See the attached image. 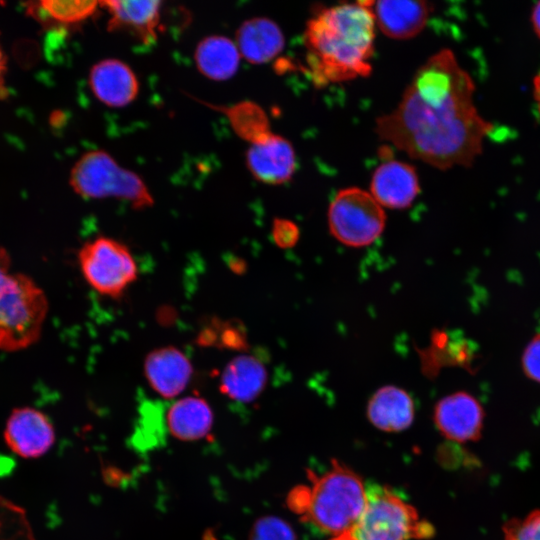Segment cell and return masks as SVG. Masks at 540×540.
Listing matches in <instances>:
<instances>
[{"label": "cell", "mask_w": 540, "mask_h": 540, "mask_svg": "<svg viewBox=\"0 0 540 540\" xmlns=\"http://www.w3.org/2000/svg\"><path fill=\"white\" fill-rule=\"evenodd\" d=\"M474 92L453 51L442 49L415 72L397 107L376 120L375 132L437 169L469 167L493 129L475 106Z\"/></svg>", "instance_id": "1"}, {"label": "cell", "mask_w": 540, "mask_h": 540, "mask_svg": "<svg viewBox=\"0 0 540 540\" xmlns=\"http://www.w3.org/2000/svg\"><path fill=\"white\" fill-rule=\"evenodd\" d=\"M386 215L370 192L358 187L341 189L328 209V226L335 239L346 246L364 247L383 232Z\"/></svg>", "instance_id": "8"}, {"label": "cell", "mask_w": 540, "mask_h": 540, "mask_svg": "<svg viewBox=\"0 0 540 540\" xmlns=\"http://www.w3.org/2000/svg\"><path fill=\"white\" fill-rule=\"evenodd\" d=\"M192 372L189 358L173 346L151 351L144 361V373L148 384L166 399L175 398L186 389Z\"/></svg>", "instance_id": "13"}, {"label": "cell", "mask_w": 540, "mask_h": 540, "mask_svg": "<svg viewBox=\"0 0 540 540\" xmlns=\"http://www.w3.org/2000/svg\"><path fill=\"white\" fill-rule=\"evenodd\" d=\"M69 183L74 192L85 199L117 198L139 210L154 204L142 178L120 166L104 150L84 153L72 167Z\"/></svg>", "instance_id": "6"}, {"label": "cell", "mask_w": 540, "mask_h": 540, "mask_svg": "<svg viewBox=\"0 0 540 540\" xmlns=\"http://www.w3.org/2000/svg\"><path fill=\"white\" fill-rule=\"evenodd\" d=\"M268 374L260 360L251 355H239L224 368L220 390L234 401H254L264 390Z\"/></svg>", "instance_id": "19"}, {"label": "cell", "mask_w": 540, "mask_h": 540, "mask_svg": "<svg viewBox=\"0 0 540 540\" xmlns=\"http://www.w3.org/2000/svg\"><path fill=\"white\" fill-rule=\"evenodd\" d=\"M11 261L0 247V350L16 351L36 342L47 315L41 288L28 276L10 271Z\"/></svg>", "instance_id": "4"}, {"label": "cell", "mask_w": 540, "mask_h": 540, "mask_svg": "<svg viewBox=\"0 0 540 540\" xmlns=\"http://www.w3.org/2000/svg\"><path fill=\"white\" fill-rule=\"evenodd\" d=\"M434 534L414 506L385 485L367 488L366 505L345 533L329 540H416Z\"/></svg>", "instance_id": "5"}, {"label": "cell", "mask_w": 540, "mask_h": 540, "mask_svg": "<svg viewBox=\"0 0 540 540\" xmlns=\"http://www.w3.org/2000/svg\"><path fill=\"white\" fill-rule=\"evenodd\" d=\"M213 418V411L205 399L187 396L170 406L166 413V425L176 439L198 441L212 430Z\"/></svg>", "instance_id": "20"}, {"label": "cell", "mask_w": 540, "mask_h": 540, "mask_svg": "<svg viewBox=\"0 0 540 540\" xmlns=\"http://www.w3.org/2000/svg\"><path fill=\"white\" fill-rule=\"evenodd\" d=\"M300 231L298 226L287 219L276 218L272 224V237L280 248H290L299 239Z\"/></svg>", "instance_id": "27"}, {"label": "cell", "mask_w": 540, "mask_h": 540, "mask_svg": "<svg viewBox=\"0 0 540 540\" xmlns=\"http://www.w3.org/2000/svg\"><path fill=\"white\" fill-rule=\"evenodd\" d=\"M521 367L527 378L540 384V331L526 344L521 357Z\"/></svg>", "instance_id": "26"}, {"label": "cell", "mask_w": 540, "mask_h": 540, "mask_svg": "<svg viewBox=\"0 0 540 540\" xmlns=\"http://www.w3.org/2000/svg\"><path fill=\"white\" fill-rule=\"evenodd\" d=\"M371 6L372 1L339 4L308 20L303 32L305 61L316 86L371 74L376 26Z\"/></svg>", "instance_id": "2"}, {"label": "cell", "mask_w": 540, "mask_h": 540, "mask_svg": "<svg viewBox=\"0 0 540 540\" xmlns=\"http://www.w3.org/2000/svg\"><path fill=\"white\" fill-rule=\"evenodd\" d=\"M78 263L87 284L98 294L112 299L121 297L138 276L130 249L106 236L86 242L79 250Z\"/></svg>", "instance_id": "7"}, {"label": "cell", "mask_w": 540, "mask_h": 540, "mask_svg": "<svg viewBox=\"0 0 540 540\" xmlns=\"http://www.w3.org/2000/svg\"><path fill=\"white\" fill-rule=\"evenodd\" d=\"M370 193L382 207L406 209L420 193L418 174L409 163L385 161L372 174Z\"/></svg>", "instance_id": "12"}, {"label": "cell", "mask_w": 540, "mask_h": 540, "mask_svg": "<svg viewBox=\"0 0 540 540\" xmlns=\"http://www.w3.org/2000/svg\"><path fill=\"white\" fill-rule=\"evenodd\" d=\"M245 159L252 176L269 185L288 182L296 169L293 145L285 137L273 132L266 139L250 144Z\"/></svg>", "instance_id": "11"}, {"label": "cell", "mask_w": 540, "mask_h": 540, "mask_svg": "<svg viewBox=\"0 0 540 540\" xmlns=\"http://www.w3.org/2000/svg\"><path fill=\"white\" fill-rule=\"evenodd\" d=\"M89 86L94 96L109 107H124L135 100L139 82L134 71L118 59H104L89 72Z\"/></svg>", "instance_id": "14"}, {"label": "cell", "mask_w": 540, "mask_h": 540, "mask_svg": "<svg viewBox=\"0 0 540 540\" xmlns=\"http://www.w3.org/2000/svg\"><path fill=\"white\" fill-rule=\"evenodd\" d=\"M375 23L391 39L407 40L425 28L434 7L426 1L381 0L372 2Z\"/></svg>", "instance_id": "15"}, {"label": "cell", "mask_w": 540, "mask_h": 540, "mask_svg": "<svg viewBox=\"0 0 540 540\" xmlns=\"http://www.w3.org/2000/svg\"><path fill=\"white\" fill-rule=\"evenodd\" d=\"M235 43L241 57L247 62L264 64L281 53L285 46V37L273 20L254 17L238 27Z\"/></svg>", "instance_id": "17"}, {"label": "cell", "mask_w": 540, "mask_h": 540, "mask_svg": "<svg viewBox=\"0 0 540 540\" xmlns=\"http://www.w3.org/2000/svg\"><path fill=\"white\" fill-rule=\"evenodd\" d=\"M503 534L505 540H540V509L523 518L509 520Z\"/></svg>", "instance_id": "25"}, {"label": "cell", "mask_w": 540, "mask_h": 540, "mask_svg": "<svg viewBox=\"0 0 540 540\" xmlns=\"http://www.w3.org/2000/svg\"><path fill=\"white\" fill-rule=\"evenodd\" d=\"M533 99L536 103L538 112L540 113V71L533 79Z\"/></svg>", "instance_id": "29"}, {"label": "cell", "mask_w": 540, "mask_h": 540, "mask_svg": "<svg viewBox=\"0 0 540 540\" xmlns=\"http://www.w3.org/2000/svg\"><path fill=\"white\" fill-rule=\"evenodd\" d=\"M110 14L108 29L124 31L150 44L157 38L162 2L158 0H108L101 1Z\"/></svg>", "instance_id": "16"}, {"label": "cell", "mask_w": 540, "mask_h": 540, "mask_svg": "<svg viewBox=\"0 0 540 540\" xmlns=\"http://www.w3.org/2000/svg\"><path fill=\"white\" fill-rule=\"evenodd\" d=\"M97 5V1L42 0L28 3V11L44 24H76L91 17Z\"/></svg>", "instance_id": "23"}, {"label": "cell", "mask_w": 540, "mask_h": 540, "mask_svg": "<svg viewBox=\"0 0 540 540\" xmlns=\"http://www.w3.org/2000/svg\"><path fill=\"white\" fill-rule=\"evenodd\" d=\"M484 409L472 394L457 391L441 398L434 408V423L440 433L459 443L479 438L484 424Z\"/></svg>", "instance_id": "10"}, {"label": "cell", "mask_w": 540, "mask_h": 540, "mask_svg": "<svg viewBox=\"0 0 540 540\" xmlns=\"http://www.w3.org/2000/svg\"><path fill=\"white\" fill-rule=\"evenodd\" d=\"M5 69H6V58L0 46V81L3 79Z\"/></svg>", "instance_id": "30"}, {"label": "cell", "mask_w": 540, "mask_h": 540, "mask_svg": "<svg viewBox=\"0 0 540 540\" xmlns=\"http://www.w3.org/2000/svg\"><path fill=\"white\" fill-rule=\"evenodd\" d=\"M415 407L411 396L404 389L393 385L379 388L367 405L370 423L384 432H400L414 420Z\"/></svg>", "instance_id": "18"}, {"label": "cell", "mask_w": 540, "mask_h": 540, "mask_svg": "<svg viewBox=\"0 0 540 540\" xmlns=\"http://www.w3.org/2000/svg\"><path fill=\"white\" fill-rule=\"evenodd\" d=\"M55 429L41 411L22 407L14 409L4 429L8 448L23 458H38L46 454L55 442Z\"/></svg>", "instance_id": "9"}, {"label": "cell", "mask_w": 540, "mask_h": 540, "mask_svg": "<svg viewBox=\"0 0 540 540\" xmlns=\"http://www.w3.org/2000/svg\"><path fill=\"white\" fill-rule=\"evenodd\" d=\"M248 540H296V534L285 520L267 515L253 523Z\"/></svg>", "instance_id": "24"}, {"label": "cell", "mask_w": 540, "mask_h": 540, "mask_svg": "<svg viewBox=\"0 0 540 540\" xmlns=\"http://www.w3.org/2000/svg\"><path fill=\"white\" fill-rule=\"evenodd\" d=\"M309 484L289 492V509L331 537L348 531L361 515L367 501L363 479L348 465L332 459L321 475L307 472Z\"/></svg>", "instance_id": "3"}, {"label": "cell", "mask_w": 540, "mask_h": 540, "mask_svg": "<svg viewBox=\"0 0 540 540\" xmlns=\"http://www.w3.org/2000/svg\"><path fill=\"white\" fill-rule=\"evenodd\" d=\"M205 105L221 112L236 135L250 144L260 142L272 133L265 111L252 101L245 100L229 106L210 103Z\"/></svg>", "instance_id": "22"}, {"label": "cell", "mask_w": 540, "mask_h": 540, "mask_svg": "<svg viewBox=\"0 0 540 540\" xmlns=\"http://www.w3.org/2000/svg\"><path fill=\"white\" fill-rule=\"evenodd\" d=\"M531 22L535 34L540 39V1L537 2L533 7L531 13Z\"/></svg>", "instance_id": "28"}, {"label": "cell", "mask_w": 540, "mask_h": 540, "mask_svg": "<svg viewBox=\"0 0 540 540\" xmlns=\"http://www.w3.org/2000/svg\"><path fill=\"white\" fill-rule=\"evenodd\" d=\"M241 55L236 43L221 35L202 39L194 53L198 71L214 81L228 80L239 68Z\"/></svg>", "instance_id": "21"}]
</instances>
